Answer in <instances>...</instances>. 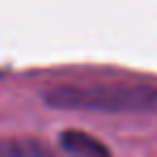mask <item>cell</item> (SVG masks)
Returning a JSON list of instances; mask_svg holds the SVG:
<instances>
[{
	"instance_id": "3957f363",
	"label": "cell",
	"mask_w": 157,
	"mask_h": 157,
	"mask_svg": "<svg viewBox=\"0 0 157 157\" xmlns=\"http://www.w3.org/2000/svg\"><path fill=\"white\" fill-rule=\"evenodd\" d=\"M48 148H43L41 144L33 142V140H11V142H2L0 144V155H45Z\"/></svg>"
},
{
	"instance_id": "7a4b0ae2",
	"label": "cell",
	"mask_w": 157,
	"mask_h": 157,
	"mask_svg": "<svg viewBox=\"0 0 157 157\" xmlns=\"http://www.w3.org/2000/svg\"><path fill=\"white\" fill-rule=\"evenodd\" d=\"M60 146L73 155H110V148L101 144L97 138L73 129L60 133Z\"/></svg>"
},
{
	"instance_id": "6da1fadb",
	"label": "cell",
	"mask_w": 157,
	"mask_h": 157,
	"mask_svg": "<svg viewBox=\"0 0 157 157\" xmlns=\"http://www.w3.org/2000/svg\"><path fill=\"white\" fill-rule=\"evenodd\" d=\"M50 108L93 112H157V88L151 86H60L45 97Z\"/></svg>"
}]
</instances>
